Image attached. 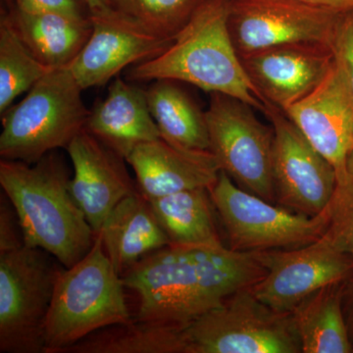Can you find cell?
Returning <instances> with one entry per match:
<instances>
[{"mask_svg":"<svg viewBox=\"0 0 353 353\" xmlns=\"http://www.w3.org/2000/svg\"><path fill=\"white\" fill-rule=\"evenodd\" d=\"M265 274L259 252L169 245L146 255L122 279L139 294V321L187 325Z\"/></svg>","mask_w":353,"mask_h":353,"instance_id":"6da1fadb","label":"cell"},{"mask_svg":"<svg viewBox=\"0 0 353 353\" xmlns=\"http://www.w3.org/2000/svg\"><path fill=\"white\" fill-rule=\"evenodd\" d=\"M69 171L54 152L34 164L0 161V185L10 201L26 245L70 268L90 252L97 234L70 190Z\"/></svg>","mask_w":353,"mask_h":353,"instance_id":"7a4b0ae2","label":"cell"},{"mask_svg":"<svg viewBox=\"0 0 353 353\" xmlns=\"http://www.w3.org/2000/svg\"><path fill=\"white\" fill-rule=\"evenodd\" d=\"M231 3L232 0H205L167 50L130 70L129 80L180 81L210 94L236 97L263 112L265 103L230 34Z\"/></svg>","mask_w":353,"mask_h":353,"instance_id":"3957f363","label":"cell"},{"mask_svg":"<svg viewBox=\"0 0 353 353\" xmlns=\"http://www.w3.org/2000/svg\"><path fill=\"white\" fill-rule=\"evenodd\" d=\"M122 276L97 234L90 252L60 272L44 325V353H62L102 329L132 321Z\"/></svg>","mask_w":353,"mask_h":353,"instance_id":"277c9868","label":"cell"},{"mask_svg":"<svg viewBox=\"0 0 353 353\" xmlns=\"http://www.w3.org/2000/svg\"><path fill=\"white\" fill-rule=\"evenodd\" d=\"M83 90L68 66L50 70L22 101L2 114V159L34 164L58 148L66 150L90 114Z\"/></svg>","mask_w":353,"mask_h":353,"instance_id":"5b68a950","label":"cell"},{"mask_svg":"<svg viewBox=\"0 0 353 353\" xmlns=\"http://www.w3.org/2000/svg\"><path fill=\"white\" fill-rule=\"evenodd\" d=\"M63 268L25 243L0 252V352L44 353V325Z\"/></svg>","mask_w":353,"mask_h":353,"instance_id":"8992f818","label":"cell"},{"mask_svg":"<svg viewBox=\"0 0 353 353\" xmlns=\"http://www.w3.org/2000/svg\"><path fill=\"white\" fill-rule=\"evenodd\" d=\"M187 353H301L290 313L278 312L252 289L185 325Z\"/></svg>","mask_w":353,"mask_h":353,"instance_id":"52a82bcc","label":"cell"},{"mask_svg":"<svg viewBox=\"0 0 353 353\" xmlns=\"http://www.w3.org/2000/svg\"><path fill=\"white\" fill-rule=\"evenodd\" d=\"M209 194L234 252L301 248L318 240L328 224L326 209L316 216L290 212L241 189L223 171Z\"/></svg>","mask_w":353,"mask_h":353,"instance_id":"ba28073f","label":"cell"},{"mask_svg":"<svg viewBox=\"0 0 353 353\" xmlns=\"http://www.w3.org/2000/svg\"><path fill=\"white\" fill-rule=\"evenodd\" d=\"M253 109L236 97L211 94L205 111L210 152L241 189L273 202V128L260 122Z\"/></svg>","mask_w":353,"mask_h":353,"instance_id":"9c48e42d","label":"cell"},{"mask_svg":"<svg viewBox=\"0 0 353 353\" xmlns=\"http://www.w3.org/2000/svg\"><path fill=\"white\" fill-rule=\"evenodd\" d=\"M274 131L273 167L276 201L307 216L322 213L336 190V170L309 143L284 110L265 103Z\"/></svg>","mask_w":353,"mask_h":353,"instance_id":"30bf717a","label":"cell"},{"mask_svg":"<svg viewBox=\"0 0 353 353\" xmlns=\"http://www.w3.org/2000/svg\"><path fill=\"white\" fill-rule=\"evenodd\" d=\"M266 274L250 287L254 296L278 312L290 313L317 290L345 283L353 259L322 234L301 248L259 252Z\"/></svg>","mask_w":353,"mask_h":353,"instance_id":"8fae6325","label":"cell"},{"mask_svg":"<svg viewBox=\"0 0 353 353\" xmlns=\"http://www.w3.org/2000/svg\"><path fill=\"white\" fill-rule=\"evenodd\" d=\"M341 16L296 0H232L230 34L240 57L282 44H332Z\"/></svg>","mask_w":353,"mask_h":353,"instance_id":"7c38bea8","label":"cell"},{"mask_svg":"<svg viewBox=\"0 0 353 353\" xmlns=\"http://www.w3.org/2000/svg\"><path fill=\"white\" fill-rule=\"evenodd\" d=\"M90 17L92 34L68 66L83 90L105 85L123 69L157 57L174 41L150 32L113 7L90 13Z\"/></svg>","mask_w":353,"mask_h":353,"instance_id":"4fadbf2b","label":"cell"},{"mask_svg":"<svg viewBox=\"0 0 353 353\" xmlns=\"http://www.w3.org/2000/svg\"><path fill=\"white\" fill-rule=\"evenodd\" d=\"M264 103L285 110L310 94L334 61L332 44H282L241 57Z\"/></svg>","mask_w":353,"mask_h":353,"instance_id":"5bb4252c","label":"cell"},{"mask_svg":"<svg viewBox=\"0 0 353 353\" xmlns=\"http://www.w3.org/2000/svg\"><path fill=\"white\" fill-rule=\"evenodd\" d=\"M284 111L343 179L353 154V101L336 60L310 94Z\"/></svg>","mask_w":353,"mask_h":353,"instance_id":"9a60e30c","label":"cell"},{"mask_svg":"<svg viewBox=\"0 0 353 353\" xmlns=\"http://www.w3.org/2000/svg\"><path fill=\"white\" fill-rule=\"evenodd\" d=\"M74 175L70 190L95 234L125 197L138 192L125 161L87 130L79 132L66 148Z\"/></svg>","mask_w":353,"mask_h":353,"instance_id":"2e32d148","label":"cell"},{"mask_svg":"<svg viewBox=\"0 0 353 353\" xmlns=\"http://www.w3.org/2000/svg\"><path fill=\"white\" fill-rule=\"evenodd\" d=\"M126 162L139 194L148 201L183 190H209L221 172L212 152L183 150L161 138L137 146Z\"/></svg>","mask_w":353,"mask_h":353,"instance_id":"e0dca14e","label":"cell"},{"mask_svg":"<svg viewBox=\"0 0 353 353\" xmlns=\"http://www.w3.org/2000/svg\"><path fill=\"white\" fill-rule=\"evenodd\" d=\"M85 129L125 159L137 146L161 138L145 90L119 78L90 111Z\"/></svg>","mask_w":353,"mask_h":353,"instance_id":"ac0fdd59","label":"cell"},{"mask_svg":"<svg viewBox=\"0 0 353 353\" xmlns=\"http://www.w3.org/2000/svg\"><path fill=\"white\" fill-rule=\"evenodd\" d=\"M99 234L108 259L121 276L146 255L170 245L150 201L139 190L113 208Z\"/></svg>","mask_w":353,"mask_h":353,"instance_id":"d6986e66","label":"cell"},{"mask_svg":"<svg viewBox=\"0 0 353 353\" xmlns=\"http://www.w3.org/2000/svg\"><path fill=\"white\" fill-rule=\"evenodd\" d=\"M3 13L28 50L50 69L69 66L92 34L90 17L24 12L14 4Z\"/></svg>","mask_w":353,"mask_h":353,"instance_id":"ffe728a7","label":"cell"},{"mask_svg":"<svg viewBox=\"0 0 353 353\" xmlns=\"http://www.w3.org/2000/svg\"><path fill=\"white\" fill-rule=\"evenodd\" d=\"M343 284L317 290L290 312L303 353L353 352L343 312Z\"/></svg>","mask_w":353,"mask_h":353,"instance_id":"44dd1931","label":"cell"},{"mask_svg":"<svg viewBox=\"0 0 353 353\" xmlns=\"http://www.w3.org/2000/svg\"><path fill=\"white\" fill-rule=\"evenodd\" d=\"M153 82L145 90L146 99L161 139L183 150L210 152L205 112L175 81Z\"/></svg>","mask_w":353,"mask_h":353,"instance_id":"7402d4cb","label":"cell"},{"mask_svg":"<svg viewBox=\"0 0 353 353\" xmlns=\"http://www.w3.org/2000/svg\"><path fill=\"white\" fill-rule=\"evenodd\" d=\"M158 222L173 245H222L208 189L183 190L150 201Z\"/></svg>","mask_w":353,"mask_h":353,"instance_id":"603a6c76","label":"cell"},{"mask_svg":"<svg viewBox=\"0 0 353 353\" xmlns=\"http://www.w3.org/2000/svg\"><path fill=\"white\" fill-rule=\"evenodd\" d=\"M185 325L131 321L102 329L72 345L71 353H187Z\"/></svg>","mask_w":353,"mask_h":353,"instance_id":"cb8c5ba5","label":"cell"},{"mask_svg":"<svg viewBox=\"0 0 353 353\" xmlns=\"http://www.w3.org/2000/svg\"><path fill=\"white\" fill-rule=\"evenodd\" d=\"M50 68L41 63L18 36L6 14L0 18V114L19 95L43 78Z\"/></svg>","mask_w":353,"mask_h":353,"instance_id":"d4e9b609","label":"cell"},{"mask_svg":"<svg viewBox=\"0 0 353 353\" xmlns=\"http://www.w3.org/2000/svg\"><path fill=\"white\" fill-rule=\"evenodd\" d=\"M113 8L150 32L170 39L205 0H110Z\"/></svg>","mask_w":353,"mask_h":353,"instance_id":"484cf974","label":"cell"},{"mask_svg":"<svg viewBox=\"0 0 353 353\" xmlns=\"http://www.w3.org/2000/svg\"><path fill=\"white\" fill-rule=\"evenodd\" d=\"M326 211L328 224L323 234L353 259V154Z\"/></svg>","mask_w":353,"mask_h":353,"instance_id":"4316f807","label":"cell"},{"mask_svg":"<svg viewBox=\"0 0 353 353\" xmlns=\"http://www.w3.org/2000/svg\"><path fill=\"white\" fill-rule=\"evenodd\" d=\"M332 46L353 101V11L341 14Z\"/></svg>","mask_w":353,"mask_h":353,"instance_id":"83f0119b","label":"cell"},{"mask_svg":"<svg viewBox=\"0 0 353 353\" xmlns=\"http://www.w3.org/2000/svg\"><path fill=\"white\" fill-rule=\"evenodd\" d=\"M81 2L82 0H13L21 11L29 13H57L74 18H88Z\"/></svg>","mask_w":353,"mask_h":353,"instance_id":"f1b7e54d","label":"cell"},{"mask_svg":"<svg viewBox=\"0 0 353 353\" xmlns=\"http://www.w3.org/2000/svg\"><path fill=\"white\" fill-rule=\"evenodd\" d=\"M24 245L22 231L15 209L8 199L1 196L0 205V252Z\"/></svg>","mask_w":353,"mask_h":353,"instance_id":"f546056e","label":"cell"},{"mask_svg":"<svg viewBox=\"0 0 353 353\" xmlns=\"http://www.w3.org/2000/svg\"><path fill=\"white\" fill-rule=\"evenodd\" d=\"M305 6L332 11L336 13H347L353 11V0H296Z\"/></svg>","mask_w":353,"mask_h":353,"instance_id":"4dcf8cb0","label":"cell"},{"mask_svg":"<svg viewBox=\"0 0 353 353\" xmlns=\"http://www.w3.org/2000/svg\"><path fill=\"white\" fill-rule=\"evenodd\" d=\"M343 306L348 331L353 341V274L343 284Z\"/></svg>","mask_w":353,"mask_h":353,"instance_id":"1f68e13d","label":"cell"},{"mask_svg":"<svg viewBox=\"0 0 353 353\" xmlns=\"http://www.w3.org/2000/svg\"><path fill=\"white\" fill-rule=\"evenodd\" d=\"M82 1L90 13L101 12L112 7L110 0H82Z\"/></svg>","mask_w":353,"mask_h":353,"instance_id":"d6a6232c","label":"cell"},{"mask_svg":"<svg viewBox=\"0 0 353 353\" xmlns=\"http://www.w3.org/2000/svg\"></svg>","mask_w":353,"mask_h":353,"instance_id":"836d02e7","label":"cell"}]
</instances>
